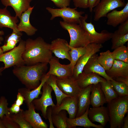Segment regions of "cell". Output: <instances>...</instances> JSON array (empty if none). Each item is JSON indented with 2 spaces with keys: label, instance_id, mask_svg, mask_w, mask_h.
I'll return each instance as SVG.
<instances>
[{
  "label": "cell",
  "instance_id": "cell-25",
  "mask_svg": "<svg viewBox=\"0 0 128 128\" xmlns=\"http://www.w3.org/2000/svg\"><path fill=\"white\" fill-rule=\"evenodd\" d=\"M105 71L112 79L119 77H128V63L114 60L111 68Z\"/></svg>",
  "mask_w": 128,
  "mask_h": 128
},
{
  "label": "cell",
  "instance_id": "cell-27",
  "mask_svg": "<svg viewBox=\"0 0 128 128\" xmlns=\"http://www.w3.org/2000/svg\"><path fill=\"white\" fill-rule=\"evenodd\" d=\"M2 4L7 7L11 6L14 9L15 16L19 18L22 14L31 6L28 0H1Z\"/></svg>",
  "mask_w": 128,
  "mask_h": 128
},
{
  "label": "cell",
  "instance_id": "cell-4",
  "mask_svg": "<svg viewBox=\"0 0 128 128\" xmlns=\"http://www.w3.org/2000/svg\"><path fill=\"white\" fill-rule=\"evenodd\" d=\"M60 25L68 32L70 37L69 45L74 47H83L91 43L87 32L78 24L60 21Z\"/></svg>",
  "mask_w": 128,
  "mask_h": 128
},
{
  "label": "cell",
  "instance_id": "cell-48",
  "mask_svg": "<svg viewBox=\"0 0 128 128\" xmlns=\"http://www.w3.org/2000/svg\"><path fill=\"white\" fill-rule=\"evenodd\" d=\"M123 128H128V115L125 117L123 120V124L122 127Z\"/></svg>",
  "mask_w": 128,
  "mask_h": 128
},
{
  "label": "cell",
  "instance_id": "cell-18",
  "mask_svg": "<svg viewBox=\"0 0 128 128\" xmlns=\"http://www.w3.org/2000/svg\"><path fill=\"white\" fill-rule=\"evenodd\" d=\"M18 17L12 16L7 10V7L0 8V28L7 27L11 29L13 32L22 35L21 32L19 31L17 23L18 21Z\"/></svg>",
  "mask_w": 128,
  "mask_h": 128
},
{
  "label": "cell",
  "instance_id": "cell-15",
  "mask_svg": "<svg viewBox=\"0 0 128 128\" xmlns=\"http://www.w3.org/2000/svg\"><path fill=\"white\" fill-rule=\"evenodd\" d=\"M88 115L89 119L91 122L99 123L104 128L109 121L107 108L103 105L89 108Z\"/></svg>",
  "mask_w": 128,
  "mask_h": 128
},
{
  "label": "cell",
  "instance_id": "cell-10",
  "mask_svg": "<svg viewBox=\"0 0 128 128\" xmlns=\"http://www.w3.org/2000/svg\"><path fill=\"white\" fill-rule=\"evenodd\" d=\"M102 44L90 43L86 46L85 53L82 55L77 61L73 69V77L76 80L79 75L82 73L85 66L90 57L93 55L100 51L103 47Z\"/></svg>",
  "mask_w": 128,
  "mask_h": 128
},
{
  "label": "cell",
  "instance_id": "cell-56",
  "mask_svg": "<svg viewBox=\"0 0 128 128\" xmlns=\"http://www.w3.org/2000/svg\"></svg>",
  "mask_w": 128,
  "mask_h": 128
},
{
  "label": "cell",
  "instance_id": "cell-36",
  "mask_svg": "<svg viewBox=\"0 0 128 128\" xmlns=\"http://www.w3.org/2000/svg\"><path fill=\"white\" fill-rule=\"evenodd\" d=\"M110 81L114 89L119 96H128V85L114 80Z\"/></svg>",
  "mask_w": 128,
  "mask_h": 128
},
{
  "label": "cell",
  "instance_id": "cell-16",
  "mask_svg": "<svg viewBox=\"0 0 128 128\" xmlns=\"http://www.w3.org/2000/svg\"><path fill=\"white\" fill-rule=\"evenodd\" d=\"M28 110H23V114L25 119L33 128H47L48 125L44 121L38 113H36L32 102L28 107Z\"/></svg>",
  "mask_w": 128,
  "mask_h": 128
},
{
  "label": "cell",
  "instance_id": "cell-37",
  "mask_svg": "<svg viewBox=\"0 0 128 128\" xmlns=\"http://www.w3.org/2000/svg\"><path fill=\"white\" fill-rule=\"evenodd\" d=\"M23 110L21 109L18 113L11 114L10 116L15 122L20 126V128H32V127L24 118L23 114Z\"/></svg>",
  "mask_w": 128,
  "mask_h": 128
},
{
  "label": "cell",
  "instance_id": "cell-42",
  "mask_svg": "<svg viewBox=\"0 0 128 128\" xmlns=\"http://www.w3.org/2000/svg\"><path fill=\"white\" fill-rule=\"evenodd\" d=\"M57 7L62 8L69 5L70 0H50Z\"/></svg>",
  "mask_w": 128,
  "mask_h": 128
},
{
  "label": "cell",
  "instance_id": "cell-38",
  "mask_svg": "<svg viewBox=\"0 0 128 128\" xmlns=\"http://www.w3.org/2000/svg\"><path fill=\"white\" fill-rule=\"evenodd\" d=\"M0 99V117L2 119L4 115L9 116L11 114L9 111V108L8 107V103L5 97L4 96H1Z\"/></svg>",
  "mask_w": 128,
  "mask_h": 128
},
{
  "label": "cell",
  "instance_id": "cell-47",
  "mask_svg": "<svg viewBox=\"0 0 128 128\" xmlns=\"http://www.w3.org/2000/svg\"><path fill=\"white\" fill-rule=\"evenodd\" d=\"M113 79L116 81L124 83L128 85V77H119Z\"/></svg>",
  "mask_w": 128,
  "mask_h": 128
},
{
  "label": "cell",
  "instance_id": "cell-7",
  "mask_svg": "<svg viewBox=\"0 0 128 128\" xmlns=\"http://www.w3.org/2000/svg\"><path fill=\"white\" fill-rule=\"evenodd\" d=\"M88 17L87 14L82 16L79 24L88 34L91 43L102 44L111 39L112 33L105 30H102L100 32H97L91 22L88 23L86 22Z\"/></svg>",
  "mask_w": 128,
  "mask_h": 128
},
{
  "label": "cell",
  "instance_id": "cell-28",
  "mask_svg": "<svg viewBox=\"0 0 128 128\" xmlns=\"http://www.w3.org/2000/svg\"><path fill=\"white\" fill-rule=\"evenodd\" d=\"M46 82L52 87L54 92L57 101L56 106H58L60 104L64 98L69 96L64 94L60 90L57 84L56 78L55 76L50 75Z\"/></svg>",
  "mask_w": 128,
  "mask_h": 128
},
{
  "label": "cell",
  "instance_id": "cell-13",
  "mask_svg": "<svg viewBox=\"0 0 128 128\" xmlns=\"http://www.w3.org/2000/svg\"><path fill=\"white\" fill-rule=\"evenodd\" d=\"M78 109V97L67 96L62 100L60 104L58 106L52 107V114H56L62 110H66L69 115V118H75Z\"/></svg>",
  "mask_w": 128,
  "mask_h": 128
},
{
  "label": "cell",
  "instance_id": "cell-31",
  "mask_svg": "<svg viewBox=\"0 0 128 128\" xmlns=\"http://www.w3.org/2000/svg\"><path fill=\"white\" fill-rule=\"evenodd\" d=\"M67 111L62 110L56 114H52V121L57 128H69L67 123Z\"/></svg>",
  "mask_w": 128,
  "mask_h": 128
},
{
  "label": "cell",
  "instance_id": "cell-40",
  "mask_svg": "<svg viewBox=\"0 0 128 128\" xmlns=\"http://www.w3.org/2000/svg\"><path fill=\"white\" fill-rule=\"evenodd\" d=\"M116 31L119 33L123 34L128 33V19L120 24Z\"/></svg>",
  "mask_w": 128,
  "mask_h": 128
},
{
  "label": "cell",
  "instance_id": "cell-39",
  "mask_svg": "<svg viewBox=\"0 0 128 128\" xmlns=\"http://www.w3.org/2000/svg\"><path fill=\"white\" fill-rule=\"evenodd\" d=\"M2 119L5 128H20L19 125L13 120L10 115H4Z\"/></svg>",
  "mask_w": 128,
  "mask_h": 128
},
{
  "label": "cell",
  "instance_id": "cell-51",
  "mask_svg": "<svg viewBox=\"0 0 128 128\" xmlns=\"http://www.w3.org/2000/svg\"><path fill=\"white\" fill-rule=\"evenodd\" d=\"M5 69L4 67H0V75L1 73Z\"/></svg>",
  "mask_w": 128,
  "mask_h": 128
},
{
  "label": "cell",
  "instance_id": "cell-22",
  "mask_svg": "<svg viewBox=\"0 0 128 128\" xmlns=\"http://www.w3.org/2000/svg\"><path fill=\"white\" fill-rule=\"evenodd\" d=\"M49 76L46 74L42 78L39 86L32 90L26 87L21 88L18 89V92L20 93L24 97V101L28 107L33 100L38 98L39 95L42 94L41 89Z\"/></svg>",
  "mask_w": 128,
  "mask_h": 128
},
{
  "label": "cell",
  "instance_id": "cell-49",
  "mask_svg": "<svg viewBox=\"0 0 128 128\" xmlns=\"http://www.w3.org/2000/svg\"><path fill=\"white\" fill-rule=\"evenodd\" d=\"M0 128H5L2 120V119L0 117Z\"/></svg>",
  "mask_w": 128,
  "mask_h": 128
},
{
  "label": "cell",
  "instance_id": "cell-26",
  "mask_svg": "<svg viewBox=\"0 0 128 128\" xmlns=\"http://www.w3.org/2000/svg\"><path fill=\"white\" fill-rule=\"evenodd\" d=\"M90 94V105L93 107L103 106L106 103L105 98L100 82L92 84Z\"/></svg>",
  "mask_w": 128,
  "mask_h": 128
},
{
  "label": "cell",
  "instance_id": "cell-45",
  "mask_svg": "<svg viewBox=\"0 0 128 128\" xmlns=\"http://www.w3.org/2000/svg\"><path fill=\"white\" fill-rule=\"evenodd\" d=\"M9 109L11 114L18 113L20 111L21 109L20 106L16 105L15 103L12 105L10 108H9Z\"/></svg>",
  "mask_w": 128,
  "mask_h": 128
},
{
  "label": "cell",
  "instance_id": "cell-53",
  "mask_svg": "<svg viewBox=\"0 0 128 128\" xmlns=\"http://www.w3.org/2000/svg\"><path fill=\"white\" fill-rule=\"evenodd\" d=\"M4 53L3 52L1 48L0 47V55Z\"/></svg>",
  "mask_w": 128,
  "mask_h": 128
},
{
  "label": "cell",
  "instance_id": "cell-34",
  "mask_svg": "<svg viewBox=\"0 0 128 128\" xmlns=\"http://www.w3.org/2000/svg\"><path fill=\"white\" fill-rule=\"evenodd\" d=\"M112 45L111 49L124 45L128 41V33L125 34H120L115 31L112 33L111 38Z\"/></svg>",
  "mask_w": 128,
  "mask_h": 128
},
{
  "label": "cell",
  "instance_id": "cell-50",
  "mask_svg": "<svg viewBox=\"0 0 128 128\" xmlns=\"http://www.w3.org/2000/svg\"><path fill=\"white\" fill-rule=\"evenodd\" d=\"M4 39L3 37L0 35V44H1L2 42L3 41Z\"/></svg>",
  "mask_w": 128,
  "mask_h": 128
},
{
  "label": "cell",
  "instance_id": "cell-20",
  "mask_svg": "<svg viewBox=\"0 0 128 128\" xmlns=\"http://www.w3.org/2000/svg\"><path fill=\"white\" fill-rule=\"evenodd\" d=\"M34 7L30 6L22 14L19 18L20 22L18 25V31L24 32L29 36L34 35L37 31V29L31 24L30 21V15Z\"/></svg>",
  "mask_w": 128,
  "mask_h": 128
},
{
  "label": "cell",
  "instance_id": "cell-43",
  "mask_svg": "<svg viewBox=\"0 0 128 128\" xmlns=\"http://www.w3.org/2000/svg\"><path fill=\"white\" fill-rule=\"evenodd\" d=\"M52 107L51 106H48L46 111V117L47 119L48 120L50 123V128H54L52 119Z\"/></svg>",
  "mask_w": 128,
  "mask_h": 128
},
{
  "label": "cell",
  "instance_id": "cell-55",
  "mask_svg": "<svg viewBox=\"0 0 128 128\" xmlns=\"http://www.w3.org/2000/svg\"><path fill=\"white\" fill-rule=\"evenodd\" d=\"M29 0V1L30 2H31L32 0Z\"/></svg>",
  "mask_w": 128,
  "mask_h": 128
},
{
  "label": "cell",
  "instance_id": "cell-8",
  "mask_svg": "<svg viewBox=\"0 0 128 128\" xmlns=\"http://www.w3.org/2000/svg\"><path fill=\"white\" fill-rule=\"evenodd\" d=\"M42 95L39 99L36 98L32 101L35 110L41 111L43 117L46 119V111L49 106L52 107L55 106L52 98L51 93L53 91L52 87L46 82L42 87Z\"/></svg>",
  "mask_w": 128,
  "mask_h": 128
},
{
  "label": "cell",
  "instance_id": "cell-35",
  "mask_svg": "<svg viewBox=\"0 0 128 128\" xmlns=\"http://www.w3.org/2000/svg\"><path fill=\"white\" fill-rule=\"evenodd\" d=\"M112 52L115 60H119L128 63V47L124 45L118 47Z\"/></svg>",
  "mask_w": 128,
  "mask_h": 128
},
{
  "label": "cell",
  "instance_id": "cell-33",
  "mask_svg": "<svg viewBox=\"0 0 128 128\" xmlns=\"http://www.w3.org/2000/svg\"><path fill=\"white\" fill-rule=\"evenodd\" d=\"M21 36L13 32L7 38L6 43L0 47L3 53L15 48L17 43L21 40Z\"/></svg>",
  "mask_w": 128,
  "mask_h": 128
},
{
  "label": "cell",
  "instance_id": "cell-2",
  "mask_svg": "<svg viewBox=\"0 0 128 128\" xmlns=\"http://www.w3.org/2000/svg\"><path fill=\"white\" fill-rule=\"evenodd\" d=\"M48 64L40 63L30 65L15 66L13 72L26 88L31 90L40 85L46 73Z\"/></svg>",
  "mask_w": 128,
  "mask_h": 128
},
{
  "label": "cell",
  "instance_id": "cell-6",
  "mask_svg": "<svg viewBox=\"0 0 128 128\" xmlns=\"http://www.w3.org/2000/svg\"><path fill=\"white\" fill-rule=\"evenodd\" d=\"M77 8L65 7L60 9H53L47 7L46 9L51 15V20L57 17H60L63 21L68 23L79 24L84 12L78 11Z\"/></svg>",
  "mask_w": 128,
  "mask_h": 128
},
{
  "label": "cell",
  "instance_id": "cell-11",
  "mask_svg": "<svg viewBox=\"0 0 128 128\" xmlns=\"http://www.w3.org/2000/svg\"><path fill=\"white\" fill-rule=\"evenodd\" d=\"M59 58L53 57L48 63L49 70L46 74L48 75H53L58 78H64L72 76L73 71L69 64H62L59 62Z\"/></svg>",
  "mask_w": 128,
  "mask_h": 128
},
{
  "label": "cell",
  "instance_id": "cell-44",
  "mask_svg": "<svg viewBox=\"0 0 128 128\" xmlns=\"http://www.w3.org/2000/svg\"><path fill=\"white\" fill-rule=\"evenodd\" d=\"M24 98L20 93L18 92L17 96V98L14 103L17 105L20 106L23 104Z\"/></svg>",
  "mask_w": 128,
  "mask_h": 128
},
{
  "label": "cell",
  "instance_id": "cell-46",
  "mask_svg": "<svg viewBox=\"0 0 128 128\" xmlns=\"http://www.w3.org/2000/svg\"><path fill=\"white\" fill-rule=\"evenodd\" d=\"M98 0H88V8L90 11L91 12L93 8L98 4Z\"/></svg>",
  "mask_w": 128,
  "mask_h": 128
},
{
  "label": "cell",
  "instance_id": "cell-12",
  "mask_svg": "<svg viewBox=\"0 0 128 128\" xmlns=\"http://www.w3.org/2000/svg\"><path fill=\"white\" fill-rule=\"evenodd\" d=\"M56 82L61 91L69 96H78L81 89L72 76L64 78H56Z\"/></svg>",
  "mask_w": 128,
  "mask_h": 128
},
{
  "label": "cell",
  "instance_id": "cell-52",
  "mask_svg": "<svg viewBox=\"0 0 128 128\" xmlns=\"http://www.w3.org/2000/svg\"><path fill=\"white\" fill-rule=\"evenodd\" d=\"M4 32L0 30V35L2 36L4 35Z\"/></svg>",
  "mask_w": 128,
  "mask_h": 128
},
{
  "label": "cell",
  "instance_id": "cell-30",
  "mask_svg": "<svg viewBox=\"0 0 128 128\" xmlns=\"http://www.w3.org/2000/svg\"><path fill=\"white\" fill-rule=\"evenodd\" d=\"M100 83L106 102L108 103L119 96L114 89L110 80H106L105 82H100Z\"/></svg>",
  "mask_w": 128,
  "mask_h": 128
},
{
  "label": "cell",
  "instance_id": "cell-24",
  "mask_svg": "<svg viewBox=\"0 0 128 128\" xmlns=\"http://www.w3.org/2000/svg\"><path fill=\"white\" fill-rule=\"evenodd\" d=\"M92 84L81 89L78 96V109L76 117L84 114L90 105V96Z\"/></svg>",
  "mask_w": 128,
  "mask_h": 128
},
{
  "label": "cell",
  "instance_id": "cell-14",
  "mask_svg": "<svg viewBox=\"0 0 128 128\" xmlns=\"http://www.w3.org/2000/svg\"><path fill=\"white\" fill-rule=\"evenodd\" d=\"M50 45V50L56 57L59 59H66L71 61V58L69 53L70 49L66 40L57 38L52 41Z\"/></svg>",
  "mask_w": 128,
  "mask_h": 128
},
{
  "label": "cell",
  "instance_id": "cell-17",
  "mask_svg": "<svg viewBox=\"0 0 128 128\" xmlns=\"http://www.w3.org/2000/svg\"><path fill=\"white\" fill-rule=\"evenodd\" d=\"M106 17L107 18V24L114 27L128 20V1L121 10L114 9L108 13Z\"/></svg>",
  "mask_w": 128,
  "mask_h": 128
},
{
  "label": "cell",
  "instance_id": "cell-3",
  "mask_svg": "<svg viewBox=\"0 0 128 128\" xmlns=\"http://www.w3.org/2000/svg\"><path fill=\"white\" fill-rule=\"evenodd\" d=\"M110 128H120L128 111V96H119L108 103Z\"/></svg>",
  "mask_w": 128,
  "mask_h": 128
},
{
  "label": "cell",
  "instance_id": "cell-32",
  "mask_svg": "<svg viewBox=\"0 0 128 128\" xmlns=\"http://www.w3.org/2000/svg\"><path fill=\"white\" fill-rule=\"evenodd\" d=\"M69 47L70 50L69 53L71 58L69 65L73 71L77 61L80 57L85 53L86 46L79 47H74L69 46Z\"/></svg>",
  "mask_w": 128,
  "mask_h": 128
},
{
  "label": "cell",
  "instance_id": "cell-9",
  "mask_svg": "<svg viewBox=\"0 0 128 128\" xmlns=\"http://www.w3.org/2000/svg\"><path fill=\"white\" fill-rule=\"evenodd\" d=\"M126 4L121 0H100L93 10L94 20H99L101 18L106 17L107 14L113 10L124 7Z\"/></svg>",
  "mask_w": 128,
  "mask_h": 128
},
{
  "label": "cell",
  "instance_id": "cell-19",
  "mask_svg": "<svg viewBox=\"0 0 128 128\" xmlns=\"http://www.w3.org/2000/svg\"><path fill=\"white\" fill-rule=\"evenodd\" d=\"M98 55L96 53L90 57L84 67L83 71L97 74L107 80H113L107 75L104 68L98 61Z\"/></svg>",
  "mask_w": 128,
  "mask_h": 128
},
{
  "label": "cell",
  "instance_id": "cell-29",
  "mask_svg": "<svg viewBox=\"0 0 128 128\" xmlns=\"http://www.w3.org/2000/svg\"><path fill=\"white\" fill-rule=\"evenodd\" d=\"M97 60L104 68L105 71L110 69L112 66L114 61L111 52L107 50L105 52L100 53L98 56Z\"/></svg>",
  "mask_w": 128,
  "mask_h": 128
},
{
  "label": "cell",
  "instance_id": "cell-1",
  "mask_svg": "<svg viewBox=\"0 0 128 128\" xmlns=\"http://www.w3.org/2000/svg\"><path fill=\"white\" fill-rule=\"evenodd\" d=\"M25 48L22 55L25 64L32 65L40 63L48 62L53 57L50 44L41 37L25 41Z\"/></svg>",
  "mask_w": 128,
  "mask_h": 128
},
{
  "label": "cell",
  "instance_id": "cell-41",
  "mask_svg": "<svg viewBox=\"0 0 128 128\" xmlns=\"http://www.w3.org/2000/svg\"><path fill=\"white\" fill-rule=\"evenodd\" d=\"M75 8L83 9L88 8V0H73Z\"/></svg>",
  "mask_w": 128,
  "mask_h": 128
},
{
  "label": "cell",
  "instance_id": "cell-21",
  "mask_svg": "<svg viewBox=\"0 0 128 128\" xmlns=\"http://www.w3.org/2000/svg\"><path fill=\"white\" fill-rule=\"evenodd\" d=\"M76 80L79 86L81 89L84 88L90 85L103 82L106 80L97 74L83 71L79 75Z\"/></svg>",
  "mask_w": 128,
  "mask_h": 128
},
{
  "label": "cell",
  "instance_id": "cell-54",
  "mask_svg": "<svg viewBox=\"0 0 128 128\" xmlns=\"http://www.w3.org/2000/svg\"><path fill=\"white\" fill-rule=\"evenodd\" d=\"M100 0H98V4L99 3V2L100 1ZM122 0V1H124V0Z\"/></svg>",
  "mask_w": 128,
  "mask_h": 128
},
{
  "label": "cell",
  "instance_id": "cell-5",
  "mask_svg": "<svg viewBox=\"0 0 128 128\" xmlns=\"http://www.w3.org/2000/svg\"><path fill=\"white\" fill-rule=\"evenodd\" d=\"M25 45V41L21 40L18 46L8 52L0 55V62L4 63L5 69L13 66L25 65L22 56Z\"/></svg>",
  "mask_w": 128,
  "mask_h": 128
},
{
  "label": "cell",
  "instance_id": "cell-23",
  "mask_svg": "<svg viewBox=\"0 0 128 128\" xmlns=\"http://www.w3.org/2000/svg\"><path fill=\"white\" fill-rule=\"evenodd\" d=\"M89 107L82 115L74 118H67V123L69 128H76L80 126L86 128L93 127L96 128H104L101 124L96 125L91 122L88 118V113Z\"/></svg>",
  "mask_w": 128,
  "mask_h": 128
}]
</instances>
